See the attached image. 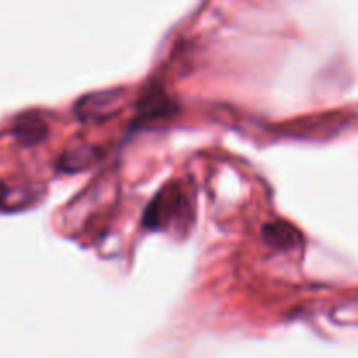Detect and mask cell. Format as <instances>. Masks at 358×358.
<instances>
[{
    "label": "cell",
    "instance_id": "cell-5",
    "mask_svg": "<svg viewBox=\"0 0 358 358\" xmlns=\"http://www.w3.org/2000/svg\"><path fill=\"white\" fill-rule=\"evenodd\" d=\"M100 157V149L93 145H80L77 149H69L62 154L58 161V168L63 171H80L93 166Z\"/></svg>",
    "mask_w": 358,
    "mask_h": 358
},
{
    "label": "cell",
    "instance_id": "cell-4",
    "mask_svg": "<svg viewBox=\"0 0 358 358\" xmlns=\"http://www.w3.org/2000/svg\"><path fill=\"white\" fill-rule=\"evenodd\" d=\"M14 136L24 145H35L48 136V124L37 114L21 115L14 124Z\"/></svg>",
    "mask_w": 358,
    "mask_h": 358
},
{
    "label": "cell",
    "instance_id": "cell-2",
    "mask_svg": "<svg viewBox=\"0 0 358 358\" xmlns=\"http://www.w3.org/2000/svg\"><path fill=\"white\" fill-rule=\"evenodd\" d=\"M126 94L122 90H103L90 93L76 103V115L84 122H101L114 117L122 108Z\"/></svg>",
    "mask_w": 358,
    "mask_h": 358
},
{
    "label": "cell",
    "instance_id": "cell-3",
    "mask_svg": "<svg viewBox=\"0 0 358 358\" xmlns=\"http://www.w3.org/2000/svg\"><path fill=\"white\" fill-rule=\"evenodd\" d=\"M262 233H264L266 243L278 248V250H290V248H296L303 243L299 231L290 224L282 222V220L268 224Z\"/></svg>",
    "mask_w": 358,
    "mask_h": 358
},
{
    "label": "cell",
    "instance_id": "cell-1",
    "mask_svg": "<svg viewBox=\"0 0 358 358\" xmlns=\"http://www.w3.org/2000/svg\"><path fill=\"white\" fill-rule=\"evenodd\" d=\"M191 219V203L177 184H170L157 192L143 215V224L149 229L161 231L180 226Z\"/></svg>",
    "mask_w": 358,
    "mask_h": 358
},
{
    "label": "cell",
    "instance_id": "cell-6",
    "mask_svg": "<svg viewBox=\"0 0 358 358\" xmlns=\"http://www.w3.org/2000/svg\"><path fill=\"white\" fill-rule=\"evenodd\" d=\"M9 192H10V189H7L6 185L0 182V206H3V208H7V206H9Z\"/></svg>",
    "mask_w": 358,
    "mask_h": 358
}]
</instances>
